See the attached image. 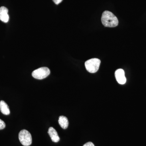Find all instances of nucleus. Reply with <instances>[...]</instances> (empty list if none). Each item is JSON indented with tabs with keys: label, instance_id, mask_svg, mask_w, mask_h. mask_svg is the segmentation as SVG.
<instances>
[{
	"label": "nucleus",
	"instance_id": "f257e3e1",
	"mask_svg": "<svg viewBox=\"0 0 146 146\" xmlns=\"http://www.w3.org/2000/svg\"><path fill=\"white\" fill-rule=\"evenodd\" d=\"M102 22L106 27H117L119 23L117 18L110 11H105L102 13Z\"/></svg>",
	"mask_w": 146,
	"mask_h": 146
},
{
	"label": "nucleus",
	"instance_id": "f03ea898",
	"mask_svg": "<svg viewBox=\"0 0 146 146\" xmlns=\"http://www.w3.org/2000/svg\"><path fill=\"white\" fill-rule=\"evenodd\" d=\"M101 61L97 58H91L87 60L85 63V66L87 71L89 72H96L99 68Z\"/></svg>",
	"mask_w": 146,
	"mask_h": 146
},
{
	"label": "nucleus",
	"instance_id": "7ed1b4c3",
	"mask_svg": "<svg viewBox=\"0 0 146 146\" xmlns=\"http://www.w3.org/2000/svg\"><path fill=\"white\" fill-rule=\"evenodd\" d=\"M18 138L21 143L24 146H29L32 143L31 134L26 129H23L19 132Z\"/></svg>",
	"mask_w": 146,
	"mask_h": 146
},
{
	"label": "nucleus",
	"instance_id": "20e7f679",
	"mask_svg": "<svg viewBox=\"0 0 146 146\" xmlns=\"http://www.w3.org/2000/svg\"><path fill=\"white\" fill-rule=\"evenodd\" d=\"M50 73V72L49 68L46 67H42L33 71L32 75L35 78L42 80L48 77Z\"/></svg>",
	"mask_w": 146,
	"mask_h": 146
},
{
	"label": "nucleus",
	"instance_id": "39448f33",
	"mask_svg": "<svg viewBox=\"0 0 146 146\" xmlns=\"http://www.w3.org/2000/svg\"><path fill=\"white\" fill-rule=\"evenodd\" d=\"M115 76L117 81L120 84H124L126 83V78L125 75L124 71L123 69L117 70L115 72Z\"/></svg>",
	"mask_w": 146,
	"mask_h": 146
},
{
	"label": "nucleus",
	"instance_id": "423d86ee",
	"mask_svg": "<svg viewBox=\"0 0 146 146\" xmlns=\"http://www.w3.org/2000/svg\"><path fill=\"white\" fill-rule=\"evenodd\" d=\"M8 9L5 7H0V20L5 23H7L9 21Z\"/></svg>",
	"mask_w": 146,
	"mask_h": 146
},
{
	"label": "nucleus",
	"instance_id": "0eeeda50",
	"mask_svg": "<svg viewBox=\"0 0 146 146\" xmlns=\"http://www.w3.org/2000/svg\"><path fill=\"white\" fill-rule=\"evenodd\" d=\"M48 133L53 142L57 143L60 140V138L58 136L57 131L53 127H50L49 128Z\"/></svg>",
	"mask_w": 146,
	"mask_h": 146
},
{
	"label": "nucleus",
	"instance_id": "6e6552de",
	"mask_svg": "<svg viewBox=\"0 0 146 146\" xmlns=\"http://www.w3.org/2000/svg\"><path fill=\"white\" fill-rule=\"evenodd\" d=\"M0 110L4 115H7L10 114L9 107L6 103L4 101L1 100L0 102Z\"/></svg>",
	"mask_w": 146,
	"mask_h": 146
},
{
	"label": "nucleus",
	"instance_id": "1a4fd4ad",
	"mask_svg": "<svg viewBox=\"0 0 146 146\" xmlns=\"http://www.w3.org/2000/svg\"><path fill=\"white\" fill-rule=\"evenodd\" d=\"M59 125L63 129H66L69 125V121L68 118L65 116H60L58 119Z\"/></svg>",
	"mask_w": 146,
	"mask_h": 146
},
{
	"label": "nucleus",
	"instance_id": "9d476101",
	"mask_svg": "<svg viewBox=\"0 0 146 146\" xmlns=\"http://www.w3.org/2000/svg\"><path fill=\"white\" fill-rule=\"evenodd\" d=\"M6 125L5 123L0 119V130L4 129Z\"/></svg>",
	"mask_w": 146,
	"mask_h": 146
},
{
	"label": "nucleus",
	"instance_id": "9b49d317",
	"mask_svg": "<svg viewBox=\"0 0 146 146\" xmlns=\"http://www.w3.org/2000/svg\"><path fill=\"white\" fill-rule=\"evenodd\" d=\"M83 146H95V145H94V144L92 142H89L84 144Z\"/></svg>",
	"mask_w": 146,
	"mask_h": 146
},
{
	"label": "nucleus",
	"instance_id": "f8f14e48",
	"mask_svg": "<svg viewBox=\"0 0 146 146\" xmlns=\"http://www.w3.org/2000/svg\"><path fill=\"white\" fill-rule=\"evenodd\" d=\"M55 3L56 5L59 4L61 2L63 1V0H52Z\"/></svg>",
	"mask_w": 146,
	"mask_h": 146
}]
</instances>
